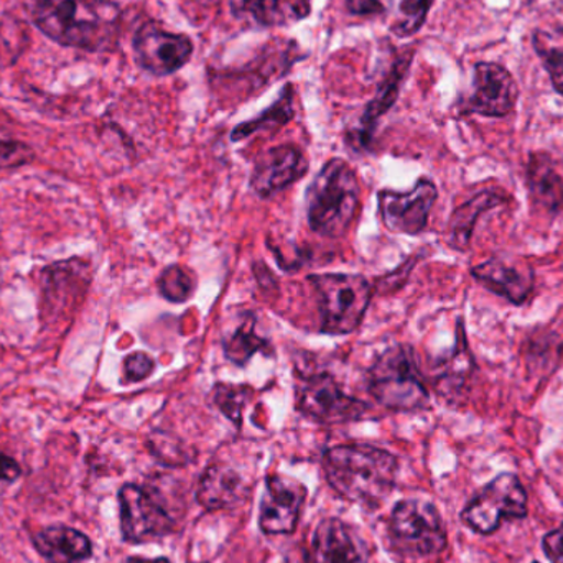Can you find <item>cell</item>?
<instances>
[{"label": "cell", "instance_id": "1", "mask_svg": "<svg viewBox=\"0 0 563 563\" xmlns=\"http://www.w3.org/2000/svg\"><path fill=\"white\" fill-rule=\"evenodd\" d=\"M30 22L52 42L82 52H112L122 13L112 0H19Z\"/></svg>", "mask_w": 563, "mask_h": 563}, {"label": "cell", "instance_id": "2", "mask_svg": "<svg viewBox=\"0 0 563 563\" xmlns=\"http://www.w3.org/2000/svg\"><path fill=\"white\" fill-rule=\"evenodd\" d=\"M324 476L347 501L377 508L396 486L399 462L387 450L373 445H338L323 455Z\"/></svg>", "mask_w": 563, "mask_h": 563}, {"label": "cell", "instance_id": "3", "mask_svg": "<svg viewBox=\"0 0 563 563\" xmlns=\"http://www.w3.org/2000/svg\"><path fill=\"white\" fill-rule=\"evenodd\" d=\"M361 187L356 172L343 158H331L307 191L310 230L323 238H341L356 220Z\"/></svg>", "mask_w": 563, "mask_h": 563}, {"label": "cell", "instance_id": "4", "mask_svg": "<svg viewBox=\"0 0 563 563\" xmlns=\"http://www.w3.org/2000/svg\"><path fill=\"white\" fill-rule=\"evenodd\" d=\"M371 396L394 412H416L429 406V389L420 374L416 354L406 344L384 351L369 369Z\"/></svg>", "mask_w": 563, "mask_h": 563}, {"label": "cell", "instance_id": "5", "mask_svg": "<svg viewBox=\"0 0 563 563\" xmlns=\"http://www.w3.org/2000/svg\"><path fill=\"white\" fill-rule=\"evenodd\" d=\"M320 300L321 333L350 334L360 328L374 295L373 285L357 274H313L308 277Z\"/></svg>", "mask_w": 563, "mask_h": 563}, {"label": "cell", "instance_id": "6", "mask_svg": "<svg viewBox=\"0 0 563 563\" xmlns=\"http://www.w3.org/2000/svg\"><path fill=\"white\" fill-rule=\"evenodd\" d=\"M389 534L396 548L413 558L440 554L446 548V531L435 506L407 499L394 508Z\"/></svg>", "mask_w": 563, "mask_h": 563}, {"label": "cell", "instance_id": "7", "mask_svg": "<svg viewBox=\"0 0 563 563\" xmlns=\"http://www.w3.org/2000/svg\"><path fill=\"white\" fill-rule=\"evenodd\" d=\"M528 515V495L518 476L512 473L496 476L462 512L463 522L478 534H493L508 519Z\"/></svg>", "mask_w": 563, "mask_h": 563}, {"label": "cell", "instance_id": "8", "mask_svg": "<svg viewBox=\"0 0 563 563\" xmlns=\"http://www.w3.org/2000/svg\"><path fill=\"white\" fill-rule=\"evenodd\" d=\"M297 409L308 419L327 426L356 422L369 412V406L341 389L331 374L305 377L297 387Z\"/></svg>", "mask_w": 563, "mask_h": 563}, {"label": "cell", "instance_id": "9", "mask_svg": "<svg viewBox=\"0 0 563 563\" xmlns=\"http://www.w3.org/2000/svg\"><path fill=\"white\" fill-rule=\"evenodd\" d=\"M118 498L121 534L129 544H144L174 532V519L147 488L124 485L119 489Z\"/></svg>", "mask_w": 563, "mask_h": 563}, {"label": "cell", "instance_id": "10", "mask_svg": "<svg viewBox=\"0 0 563 563\" xmlns=\"http://www.w3.org/2000/svg\"><path fill=\"white\" fill-rule=\"evenodd\" d=\"M518 99V82L506 66L479 62L473 66L472 88L460 108L463 114L506 118L515 111Z\"/></svg>", "mask_w": 563, "mask_h": 563}, {"label": "cell", "instance_id": "11", "mask_svg": "<svg viewBox=\"0 0 563 563\" xmlns=\"http://www.w3.org/2000/svg\"><path fill=\"white\" fill-rule=\"evenodd\" d=\"M135 59L139 66L154 76H170L184 68L194 56L190 36L161 29L147 22L137 30L134 38Z\"/></svg>", "mask_w": 563, "mask_h": 563}, {"label": "cell", "instance_id": "12", "mask_svg": "<svg viewBox=\"0 0 563 563\" xmlns=\"http://www.w3.org/2000/svg\"><path fill=\"white\" fill-rule=\"evenodd\" d=\"M439 198V190L432 181L420 178L412 190L406 194L383 190L377 195L380 220L393 233L420 234L429 223L430 211Z\"/></svg>", "mask_w": 563, "mask_h": 563}, {"label": "cell", "instance_id": "13", "mask_svg": "<svg viewBox=\"0 0 563 563\" xmlns=\"http://www.w3.org/2000/svg\"><path fill=\"white\" fill-rule=\"evenodd\" d=\"M307 489L287 476L271 475L261 501L260 526L264 534H291L297 528Z\"/></svg>", "mask_w": 563, "mask_h": 563}, {"label": "cell", "instance_id": "14", "mask_svg": "<svg viewBox=\"0 0 563 563\" xmlns=\"http://www.w3.org/2000/svg\"><path fill=\"white\" fill-rule=\"evenodd\" d=\"M308 170L303 152L291 144L277 145L257 158L251 188L257 197L267 200L300 180Z\"/></svg>", "mask_w": 563, "mask_h": 563}, {"label": "cell", "instance_id": "15", "mask_svg": "<svg viewBox=\"0 0 563 563\" xmlns=\"http://www.w3.org/2000/svg\"><path fill=\"white\" fill-rule=\"evenodd\" d=\"M308 563H369V554L363 539L351 526L328 518L314 529Z\"/></svg>", "mask_w": 563, "mask_h": 563}, {"label": "cell", "instance_id": "16", "mask_svg": "<svg viewBox=\"0 0 563 563\" xmlns=\"http://www.w3.org/2000/svg\"><path fill=\"white\" fill-rule=\"evenodd\" d=\"M472 276L493 294L506 298L512 305H525L534 290V271L503 257H492L473 267Z\"/></svg>", "mask_w": 563, "mask_h": 563}, {"label": "cell", "instance_id": "17", "mask_svg": "<svg viewBox=\"0 0 563 563\" xmlns=\"http://www.w3.org/2000/svg\"><path fill=\"white\" fill-rule=\"evenodd\" d=\"M413 56H416V49L413 48L402 49V53L397 55L386 78L377 88L376 96L371 99L369 104L364 109L361 129L357 132V142H360L361 147H367L371 144L377 122L396 104L402 82L406 81L407 73H409L410 65H412Z\"/></svg>", "mask_w": 563, "mask_h": 563}, {"label": "cell", "instance_id": "18", "mask_svg": "<svg viewBox=\"0 0 563 563\" xmlns=\"http://www.w3.org/2000/svg\"><path fill=\"white\" fill-rule=\"evenodd\" d=\"M33 548L45 563H86L92 558L91 539L69 526H46L33 536Z\"/></svg>", "mask_w": 563, "mask_h": 563}, {"label": "cell", "instance_id": "19", "mask_svg": "<svg viewBox=\"0 0 563 563\" xmlns=\"http://www.w3.org/2000/svg\"><path fill=\"white\" fill-rule=\"evenodd\" d=\"M250 488V483L233 466L213 463L201 476L197 498L208 511H220L244 501Z\"/></svg>", "mask_w": 563, "mask_h": 563}, {"label": "cell", "instance_id": "20", "mask_svg": "<svg viewBox=\"0 0 563 563\" xmlns=\"http://www.w3.org/2000/svg\"><path fill=\"white\" fill-rule=\"evenodd\" d=\"M473 369H475V360H473L472 351L466 343L463 324L460 323L455 347L437 367V390L446 399H460L468 389Z\"/></svg>", "mask_w": 563, "mask_h": 563}, {"label": "cell", "instance_id": "21", "mask_svg": "<svg viewBox=\"0 0 563 563\" xmlns=\"http://www.w3.org/2000/svg\"><path fill=\"white\" fill-rule=\"evenodd\" d=\"M526 180H528L532 201L541 210L551 214L563 210V177L549 155H531Z\"/></svg>", "mask_w": 563, "mask_h": 563}, {"label": "cell", "instance_id": "22", "mask_svg": "<svg viewBox=\"0 0 563 563\" xmlns=\"http://www.w3.org/2000/svg\"><path fill=\"white\" fill-rule=\"evenodd\" d=\"M506 198L493 190H485L475 195L472 200L463 203L453 211L449 223L450 246L456 251L468 250L473 231L483 213H488L493 208L505 203Z\"/></svg>", "mask_w": 563, "mask_h": 563}, {"label": "cell", "instance_id": "23", "mask_svg": "<svg viewBox=\"0 0 563 563\" xmlns=\"http://www.w3.org/2000/svg\"><path fill=\"white\" fill-rule=\"evenodd\" d=\"M234 13L263 26L282 25L310 15V0H236Z\"/></svg>", "mask_w": 563, "mask_h": 563}, {"label": "cell", "instance_id": "24", "mask_svg": "<svg viewBox=\"0 0 563 563\" xmlns=\"http://www.w3.org/2000/svg\"><path fill=\"white\" fill-rule=\"evenodd\" d=\"M562 356L563 343L554 331L536 330L525 341V363L531 376H551Z\"/></svg>", "mask_w": 563, "mask_h": 563}, {"label": "cell", "instance_id": "25", "mask_svg": "<svg viewBox=\"0 0 563 563\" xmlns=\"http://www.w3.org/2000/svg\"><path fill=\"white\" fill-rule=\"evenodd\" d=\"M294 88H291V85H287L284 91H282L279 99L271 108L261 112L257 118L236 125L233 132H231V141H243V139L251 137V135L257 134V132L277 131V129L287 125L294 119Z\"/></svg>", "mask_w": 563, "mask_h": 563}, {"label": "cell", "instance_id": "26", "mask_svg": "<svg viewBox=\"0 0 563 563\" xmlns=\"http://www.w3.org/2000/svg\"><path fill=\"white\" fill-rule=\"evenodd\" d=\"M532 48L548 71L555 91L563 96V26L534 30Z\"/></svg>", "mask_w": 563, "mask_h": 563}, {"label": "cell", "instance_id": "27", "mask_svg": "<svg viewBox=\"0 0 563 563\" xmlns=\"http://www.w3.org/2000/svg\"><path fill=\"white\" fill-rule=\"evenodd\" d=\"M269 350L271 344L256 333V317L253 313L244 314L240 327L224 341V354L236 366H244L254 354Z\"/></svg>", "mask_w": 563, "mask_h": 563}, {"label": "cell", "instance_id": "28", "mask_svg": "<svg viewBox=\"0 0 563 563\" xmlns=\"http://www.w3.org/2000/svg\"><path fill=\"white\" fill-rule=\"evenodd\" d=\"M197 279L184 267L170 266L158 277V290L162 297L174 303H184L194 295Z\"/></svg>", "mask_w": 563, "mask_h": 563}, {"label": "cell", "instance_id": "29", "mask_svg": "<svg viewBox=\"0 0 563 563\" xmlns=\"http://www.w3.org/2000/svg\"><path fill=\"white\" fill-rule=\"evenodd\" d=\"M433 2L435 0H402L399 7V16L393 25L394 35L399 38H409L420 32Z\"/></svg>", "mask_w": 563, "mask_h": 563}, {"label": "cell", "instance_id": "30", "mask_svg": "<svg viewBox=\"0 0 563 563\" xmlns=\"http://www.w3.org/2000/svg\"><path fill=\"white\" fill-rule=\"evenodd\" d=\"M251 390L247 386H227V384H220L214 389V402L223 410L224 416L230 417L236 426L241 423V410H243L244 402H246L247 396Z\"/></svg>", "mask_w": 563, "mask_h": 563}, {"label": "cell", "instance_id": "31", "mask_svg": "<svg viewBox=\"0 0 563 563\" xmlns=\"http://www.w3.org/2000/svg\"><path fill=\"white\" fill-rule=\"evenodd\" d=\"M155 369L154 357L148 356L147 353L135 351L129 354L124 360V374L131 383H141L147 379Z\"/></svg>", "mask_w": 563, "mask_h": 563}, {"label": "cell", "instance_id": "32", "mask_svg": "<svg viewBox=\"0 0 563 563\" xmlns=\"http://www.w3.org/2000/svg\"><path fill=\"white\" fill-rule=\"evenodd\" d=\"M29 145L15 141H0V168L20 167L32 161Z\"/></svg>", "mask_w": 563, "mask_h": 563}, {"label": "cell", "instance_id": "33", "mask_svg": "<svg viewBox=\"0 0 563 563\" xmlns=\"http://www.w3.org/2000/svg\"><path fill=\"white\" fill-rule=\"evenodd\" d=\"M389 7L390 0H346V9L353 15H383Z\"/></svg>", "mask_w": 563, "mask_h": 563}, {"label": "cell", "instance_id": "34", "mask_svg": "<svg viewBox=\"0 0 563 563\" xmlns=\"http://www.w3.org/2000/svg\"><path fill=\"white\" fill-rule=\"evenodd\" d=\"M544 552L552 563H563V528L549 532L544 539Z\"/></svg>", "mask_w": 563, "mask_h": 563}, {"label": "cell", "instance_id": "35", "mask_svg": "<svg viewBox=\"0 0 563 563\" xmlns=\"http://www.w3.org/2000/svg\"><path fill=\"white\" fill-rule=\"evenodd\" d=\"M22 476V468L12 456L3 455L0 452V482L13 483Z\"/></svg>", "mask_w": 563, "mask_h": 563}, {"label": "cell", "instance_id": "36", "mask_svg": "<svg viewBox=\"0 0 563 563\" xmlns=\"http://www.w3.org/2000/svg\"><path fill=\"white\" fill-rule=\"evenodd\" d=\"M128 563H170V561L168 559L131 558Z\"/></svg>", "mask_w": 563, "mask_h": 563}, {"label": "cell", "instance_id": "37", "mask_svg": "<svg viewBox=\"0 0 563 563\" xmlns=\"http://www.w3.org/2000/svg\"><path fill=\"white\" fill-rule=\"evenodd\" d=\"M522 2H525L526 7H536L539 5V3H541V0H522ZM558 2L559 5H563V0H558Z\"/></svg>", "mask_w": 563, "mask_h": 563}, {"label": "cell", "instance_id": "38", "mask_svg": "<svg viewBox=\"0 0 563 563\" xmlns=\"http://www.w3.org/2000/svg\"><path fill=\"white\" fill-rule=\"evenodd\" d=\"M191 2L201 3V5L210 7L214 5V3L220 2V0H191Z\"/></svg>", "mask_w": 563, "mask_h": 563}]
</instances>
